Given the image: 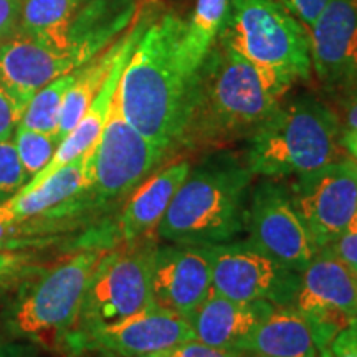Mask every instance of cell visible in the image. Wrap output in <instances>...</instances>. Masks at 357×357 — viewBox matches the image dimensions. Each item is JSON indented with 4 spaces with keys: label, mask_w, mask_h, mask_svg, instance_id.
Listing matches in <instances>:
<instances>
[{
    "label": "cell",
    "mask_w": 357,
    "mask_h": 357,
    "mask_svg": "<svg viewBox=\"0 0 357 357\" xmlns=\"http://www.w3.org/2000/svg\"><path fill=\"white\" fill-rule=\"evenodd\" d=\"M24 109L8 95L0 84V141L12 139L13 132L19 126Z\"/></svg>",
    "instance_id": "1f68e13d"
},
{
    "label": "cell",
    "mask_w": 357,
    "mask_h": 357,
    "mask_svg": "<svg viewBox=\"0 0 357 357\" xmlns=\"http://www.w3.org/2000/svg\"><path fill=\"white\" fill-rule=\"evenodd\" d=\"M77 70L61 75L48 83L47 86H43L38 93H35V96L25 106L19 123L20 126L55 136L61 106H63L66 93L77 78Z\"/></svg>",
    "instance_id": "484cf974"
},
{
    "label": "cell",
    "mask_w": 357,
    "mask_h": 357,
    "mask_svg": "<svg viewBox=\"0 0 357 357\" xmlns=\"http://www.w3.org/2000/svg\"><path fill=\"white\" fill-rule=\"evenodd\" d=\"M268 301H234L212 289L204 303L185 316L194 337L204 344L236 351L253 329L275 310Z\"/></svg>",
    "instance_id": "ffe728a7"
},
{
    "label": "cell",
    "mask_w": 357,
    "mask_h": 357,
    "mask_svg": "<svg viewBox=\"0 0 357 357\" xmlns=\"http://www.w3.org/2000/svg\"><path fill=\"white\" fill-rule=\"evenodd\" d=\"M129 30V29H128ZM124 33L113 45H109L106 50L98 53L95 58L86 61L83 66L77 70V78L66 93L63 106H61L60 121L55 132L58 142H61L71 132L83 114L86 113L88 106L91 105L93 98L98 95L100 88L108 77L111 66H113L116 56L121 50Z\"/></svg>",
    "instance_id": "603a6c76"
},
{
    "label": "cell",
    "mask_w": 357,
    "mask_h": 357,
    "mask_svg": "<svg viewBox=\"0 0 357 357\" xmlns=\"http://www.w3.org/2000/svg\"><path fill=\"white\" fill-rule=\"evenodd\" d=\"M293 307L310 326L321 357H328L334 337L357 323V276L321 248L301 273Z\"/></svg>",
    "instance_id": "9c48e42d"
},
{
    "label": "cell",
    "mask_w": 357,
    "mask_h": 357,
    "mask_svg": "<svg viewBox=\"0 0 357 357\" xmlns=\"http://www.w3.org/2000/svg\"><path fill=\"white\" fill-rule=\"evenodd\" d=\"M248 357H250V356H248Z\"/></svg>",
    "instance_id": "ab89813d"
},
{
    "label": "cell",
    "mask_w": 357,
    "mask_h": 357,
    "mask_svg": "<svg viewBox=\"0 0 357 357\" xmlns=\"http://www.w3.org/2000/svg\"><path fill=\"white\" fill-rule=\"evenodd\" d=\"M218 38L287 91L310 82L307 29L273 0H230Z\"/></svg>",
    "instance_id": "8992f818"
},
{
    "label": "cell",
    "mask_w": 357,
    "mask_h": 357,
    "mask_svg": "<svg viewBox=\"0 0 357 357\" xmlns=\"http://www.w3.org/2000/svg\"><path fill=\"white\" fill-rule=\"evenodd\" d=\"M24 347L10 344V342L0 339V357H20Z\"/></svg>",
    "instance_id": "74e56055"
},
{
    "label": "cell",
    "mask_w": 357,
    "mask_h": 357,
    "mask_svg": "<svg viewBox=\"0 0 357 357\" xmlns=\"http://www.w3.org/2000/svg\"><path fill=\"white\" fill-rule=\"evenodd\" d=\"M229 8L230 0H197L190 19L184 22L178 53L187 68L194 73H197L204 58L218 38Z\"/></svg>",
    "instance_id": "d4e9b609"
},
{
    "label": "cell",
    "mask_w": 357,
    "mask_h": 357,
    "mask_svg": "<svg viewBox=\"0 0 357 357\" xmlns=\"http://www.w3.org/2000/svg\"><path fill=\"white\" fill-rule=\"evenodd\" d=\"M341 144L342 149L346 151L347 158H351L357 162V129L341 131Z\"/></svg>",
    "instance_id": "8d00e7d4"
},
{
    "label": "cell",
    "mask_w": 357,
    "mask_h": 357,
    "mask_svg": "<svg viewBox=\"0 0 357 357\" xmlns=\"http://www.w3.org/2000/svg\"><path fill=\"white\" fill-rule=\"evenodd\" d=\"M24 2L25 0H0V43L17 33Z\"/></svg>",
    "instance_id": "836d02e7"
},
{
    "label": "cell",
    "mask_w": 357,
    "mask_h": 357,
    "mask_svg": "<svg viewBox=\"0 0 357 357\" xmlns=\"http://www.w3.org/2000/svg\"><path fill=\"white\" fill-rule=\"evenodd\" d=\"M339 121H341V131L357 129V88L346 95L344 111H342V118H339Z\"/></svg>",
    "instance_id": "d590c367"
},
{
    "label": "cell",
    "mask_w": 357,
    "mask_h": 357,
    "mask_svg": "<svg viewBox=\"0 0 357 357\" xmlns=\"http://www.w3.org/2000/svg\"><path fill=\"white\" fill-rule=\"evenodd\" d=\"M29 181L13 141H0V205L15 197Z\"/></svg>",
    "instance_id": "83f0119b"
},
{
    "label": "cell",
    "mask_w": 357,
    "mask_h": 357,
    "mask_svg": "<svg viewBox=\"0 0 357 357\" xmlns=\"http://www.w3.org/2000/svg\"><path fill=\"white\" fill-rule=\"evenodd\" d=\"M91 151L56 169L33 190L20 192L0 205V217L17 223L66 220L86 215V192L91 185Z\"/></svg>",
    "instance_id": "9a60e30c"
},
{
    "label": "cell",
    "mask_w": 357,
    "mask_h": 357,
    "mask_svg": "<svg viewBox=\"0 0 357 357\" xmlns=\"http://www.w3.org/2000/svg\"><path fill=\"white\" fill-rule=\"evenodd\" d=\"M169 158L166 149L146 139L128 123L116 93L100 139L91 151V185L86 192L89 212L129 197Z\"/></svg>",
    "instance_id": "ba28073f"
},
{
    "label": "cell",
    "mask_w": 357,
    "mask_h": 357,
    "mask_svg": "<svg viewBox=\"0 0 357 357\" xmlns=\"http://www.w3.org/2000/svg\"><path fill=\"white\" fill-rule=\"evenodd\" d=\"M307 37L318 82L344 96L357 88V0H329Z\"/></svg>",
    "instance_id": "5bb4252c"
},
{
    "label": "cell",
    "mask_w": 357,
    "mask_h": 357,
    "mask_svg": "<svg viewBox=\"0 0 357 357\" xmlns=\"http://www.w3.org/2000/svg\"><path fill=\"white\" fill-rule=\"evenodd\" d=\"M22 234H26L24 225H17L0 217V248H22V245H29L25 242H15V236Z\"/></svg>",
    "instance_id": "e575fe53"
},
{
    "label": "cell",
    "mask_w": 357,
    "mask_h": 357,
    "mask_svg": "<svg viewBox=\"0 0 357 357\" xmlns=\"http://www.w3.org/2000/svg\"><path fill=\"white\" fill-rule=\"evenodd\" d=\"M273 2L291 13L294 19L306 29H310L319 13L323 12V8L328 6L329 0H273Z\"/></svg>",
    "instance_id": "4dcf8cb0"
},
{
    "label": "cell",
    "mask_w": 357,
    "mask_h": 357,
    "mask_svg": "<svg viewBox=\"0 0 357 357\" xmlns=\"http://www.w3.org/2000/svg\"><path fill=\"white\" fill-rule=\"evenodd\" d=\"M238 352L250 357H321L310 326L294 307H275Z\"/></svg>",
    "instance_id": "7402d4cb"
},
{
    "label": "cell",
    "mask_w": 357,
    "mask_h": 357,
    "mask_svg": "<svg viewBox=\"0 0 357 357\" xmlns=\"http://www.w3.org/2000/svg\"><path fill=\"white\" fill-rule=\"evenodd\" d=\"M190 339H195L194 333L182 316L154 306L119 323L73 339L65 346L63 352L73 357L84 354L142 357Z\"/></svg>",
    "instance_id": "4fadbf2b"
},
{
    "label": "cell",
    "mask_w": 357,
    "mask_h": 357,
    "mask_svg": "<svg viewBox=\"0 0 357 357\" xmlns=\"http://www.w3.org/2000/svg\"><path fill=\"white\" fill-rule=\"evenodd\" d=\"M142 357H248L243 352L220 349V347H213L204 342L197 341V339H190V341H184L181 344H176L169 349L153 352V354H146Z\"/></svg>",
    "instance_id": "f546056e"
},
{
    "label": "cell",
    "mask_w": 357,
    "mask_h": 357,
    "mask_svg": "<svg viewBox=\"0 0 357 357\" xmlns=\"http://www.w3.org/2000/svg\"><path fill=\"white\" fill-rule=\"evenodd\" d=\"M77 68L79 65L66 53L20 35L0 43V84L22 109L43 86Z\"/></svg>",
    "instance_id": "ac0fdd59"
},
{
    "label": "cell",
    "mask_w": 357,
    "mask_h": 357,
    "mask_svg": "<svg viewBox=\"0 0 357 357\" xmlns=\"http://www.w3.org/2000/svg\"><path fill=\"white\" fill-rule=\"evenodd\" d=\"M20 357H38V356H35L33 352H26V349H24V352H22Z\"/></svg>",
    "instance_id": "f35d334b"
},
{
    "label": "cell",
    "mask_w": 357,
    "mask_h": 357,
    "mask_svg": "<svg viewBox=\"0 0 357 357\" xmlns=\"http://www.w3.org/2000/svg\"><path fill=\"white\" fill-rule=\"evenodd\" d=\"M12 141L29 178H33L50 164L60 146V142L52 134L33 131L20 124L13 132Z\"/></svg>",
    "instance_id": "4316f807"
},
{
    "label": "cell",
    "mask_w": 357,
    "mask_h": 357,
    "mask_svg": "<svg viewBox=\"0 0 357 357\" xmlns=\"http://www.w3.org/2000/svg\"><path fill=\"white\" fill-rule=\"evenodd\" d=\"M149 17L141 15L139 13L136 22L129 26L128 32L124 33L121 50H119L118 56H116L114 63L111 66L108 77H106L100 91H98V95L95 98H93L91 105L88 106L86 113L83 114V118L79 119L77 126L71 129L68 136L60 142V146H58L56 153L50 160V164L33 178H30L20 192L33 190L35 187L42 184L45 178L50 177L56 169H60L61 166H65V164H68L70 160L79 158V155H83L84 153H88L89 149L95 147L101 136L102 128H105L106 119H108L109 116L116 93H118V86L119 82H121L124 66H126L129 56L132 55L134 48H136V45L139 42L141 35L144 33L147 25H149Z\"/></svg>",
    "instance_id": "e0dca14e"
},
{
    "label": "cell",
    "mask_w": 357,
    "mask_h": 357,
    "mask_svg": "<svg viewBox=\"0 0 357 357\" xmlns=\"http://www.w3.org/2000/svg\"><path fill=\"white\" fill-rule=\"evenodd\" d=\"M287 93L217 38L195 75L177 151L218 149L248 139Z\"/></svg>",
    "instance_id": "6da1fadb"
},
{
    "label": "cell",
    "mask_w": 357,
    "mask_h": 357,
    "mask_svg": "<svg viewBox=\"0 0 357 357\" xmlns=\"http://www.w3.org/2000/svg\"><path fill=\"white\" fill-rule=\"evenodd\" d=\"M184 20L164 13L151 20L124 66L118 100L124 118L146 139L177 153L195 75L182 61L178 45Z\"/></svg>",
    "instance_id": "7a4b0ae2"
},
{
    "label": "cell",
    "mask_w": 357,
    "mask_h": 357,
    "mask_svg": "<svg viewBox=\"0 0 357 357\" xmlns=\"http://www.w3.org/2000/svg\"><path fill=\"white\" fill-rule=\"evenodd\" d=\"M158 247L159 236L151 231L106 250L89 280L77 321L61 351L73 339L155 306L153 265Z\"/></svg>",
    "instance_id": "52a82bcc"
},
{
    "label": "cell",
    "mask_w": 357,
    "mask_h": 357,
    "mask_svg": "<svg viewBox=\"0 0 357 357\" xmlns=\"http://www.w3.org/2000/svg\"><path fill=\"white\" fill-rule=\"evenodd\" d=\"M346 158L339 116L318 98L301 95L281 101L248 137L245 164L253 176L281 178Z\"/></svg>",
    "instance_id": "277c9868"
},
{
    "label": "cell",
    "mask_w": 357,
    "mask_h": 357,
    "mask_svg": "<svg viewBox=\"0 0 357 357\" xmlns=\"http://www.w3.org/2000/svg\"><path fill=\"white\" fill-rule=\"evenodd\" d=\"M253 174L231 154H218L190 167L155 234L184 245L225 243L243 230Z\"/></svg>",
    "instance_id": "3957f363"
},
{
    "label": "cell",
    "mask_w": 357,
    "mask_h": 357,
    "mask_svg": "<svg viewBox=\"0 0 357 357\" xmlns=\"http://www.w3.org/2000/svg\"><path fill=\"white\" fill-rule=\"evenodd\" d=\"M82 2L83 0H25L15 35L70 55L66 50V32L71 17Z\"/></svg>",
    "instance_id": "cb8c5ba5"
},
{
    "label": "cell",
    "mask_w": 357,
    "mask_h": 357,
    "mask_svg": "<svg viewBox=\"0 0 357 357\" xmlns=\"http://www.w3.org/2000/svg\"><path fill=\"white\" fill-rule=\"evenodd\" d=\"M38 253L24 248H0V288L24 280L38 268Z\"/></svg>",
    "instance_id": "f1b7e54d"
},
{
    "label": "cell",
    "mask_w": 357,
    "mask_h": 357,
    "mask_svg": "<svg viewBox=\"0 0 357 357\" xmlns=\"http://www.w3.org/2000/svg\"><path fill=\"white\" fill-rule=\"evenodd\" d=\"M324 248H328L357 276V231H344Z\"/></svg>",
    "instance_id": "d6a6232c"
},
{
    "label": "cell",
    "mask_w": 357,
    "mask_h": 357,
    "mask_svg": "<svg viewBox=\"0 0 357 357\" xmlns=\"http://www.w3.org/2000/svg\"><path fill=\"white\" fill-rule=\"evenodd\" d=\"M106 250L84 247L26 275L6 312L8 333L61 351L77 321L89 280Z\"/></svg>",
    "instance_id": "5b68a950"
},
{
    "label": "cell",
    "mask_w": 357,
    "mask_h": 357,
    "mask_svg": "<svg viewBox=\"0 0 357 357\" xmlns=\"http://www.w3.org/2000/svg\"><path fill=\"white\" fill-rule=\"evenodd\" d=\"M190 167L187 159L174 160L167 166H160L131 192L113 231L118 243L131 242L155 231Z\"/></svg>",
    "instance_id": "44dd1931"
},
{
    "label": "cell",
    "mask_w": 357,
    "mask_h": 357,
    "mask_svg": "<svg viewBox=\"0 0 357 357\" xmlns=\"http://www.w3.org/2000/svg\"><path fill=\"white\" fill-rule=\"evenodd\" d=\"M212 293V263L202 245L167 243L155 250L153 300L185 318Z\"/></svg>",
    "instance_id": "2e32d148"
},
{
    "label": "cell",
    "mask_w": 357,
    "mask_h": 357,
    "mask_svg": "<svg viewBox=\"0 0 357 357\" xmlns=\"http://www.w3.org/2000/svg\"><path fill=\"white\" fill-rule=\"evenodd\" d=\"M139 13V0H83L70 20L66 50L84 65L126 33Z\"/></svg>",
    "instance_id": "d6986e66"
},
{
    "label": "cell",
    "mask_w": 357,
    "mask_h": 357,
    "mask_svg": "<svg viewBox=\"0 0 357 357\" xmlns=\"http://www.w3.org/2000/svg\"><path fill=\"white\" fill-rule=\"evenodd\" d=\"M243 230L248 243L300 275L318 253L289 189L280 182L263 181L253 187L245 207Z\"/></svg>",
    "instance_id": "8fae6325"
},
{
    "label": "cell",
    "mask_w": 357,
    "mask_h": 357,
    "mask_svg": "<svg viewBox=\"0 0 357 357\" xmlns=\"http://www.w3.org/2000/svg\"><path fill=\"white\" fill-rule=\"evenodd\" d=\"M212 289L234 301H268L293 307L301 275L248 242L208 245Z\"/></svg>",
    "instance_id": "30bf717a"
},
{
    "label": "cell",
    "mask_w": 357,
    "mask_h": 357,
    "mask_svg": "<svg viewBox=\"0 0 357 357\" xmlns=\"http://www.w3.org/2000/svg\"><path fill=\"white\" fill-rule=\"evenodd\" d=\"M288 189L319 252L344 234L357 212V162L346 158L301 174Z\"/></svg>",
    "instance_id": "7c38bea8"
}]
</instances>
